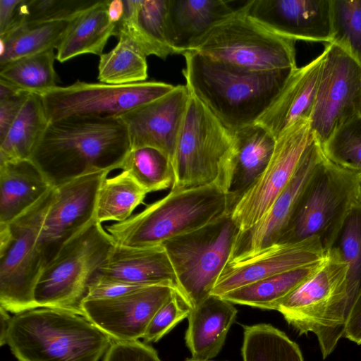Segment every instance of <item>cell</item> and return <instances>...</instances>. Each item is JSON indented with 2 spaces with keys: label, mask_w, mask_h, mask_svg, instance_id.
Listing matches in <instances>:
<instances>
[{
  "label": "cell",
  "mask_w": 361,
  "mask_h": 361,
  "mask_svg": "<svg viewBox=\"0 0 361 361\" xmlns=\"http://www.w3.org/2000/svg\"><path fill=\"white\" fill-rule=\"evenodd\" d=\"M130 151L121 118L68 116L49 121L30 159L52 188L118 169Z\"/></svg>",
  "instance_id": "cell-1"
},
{
  "label": "cell",
  "mask_w": 361,
  "mask_h": 361,
  "mask_svg": "<svg viewBox=\"0 0 361 361\" xmlns=\"http://www.w3.org/2000/svg\"><path fill=\"white\" fill-rule=\"evenodd\" d=\"M183 56V74L190 94L233 133L255 124L298 68L251 71L195 51Z\"/></svg>",
  "instance_id": "cell-2"
},
{
  "label": "cell",
  "mask_w": 361,
  "mask_h": 361,
  "mask_svg": "<svg viewBox=\"0 0 361 361\" xmlns=\"http://www.w3.org/2000/svg\"><path fill=\"white\" fill-rule=\"evenodd\" d=\"M111 341L85 316L47 307L15 314L5 338L18 361H99Z\"/></svg>",
  "instance_id": "cell-3"
},
{
  "label": "cell",
  "mask_w": 361,
  "mask_h": 361,
  "mask_svg": "<svg viewBox=\"0 0 361 361\" xmlns=\"http://www.w3.org/2000/svg\"><path fill=\"white\" fill-rule=\"evenodd\" d=\"M231 210L228 195L216 183L171 189L140 212L105 229L117 245L152 247L200 228Z\"/></svg>",
  "instance_id": "cell-4"
},
{
  "label": "cell",
  "mask_w": 361,
  "mask_h": 361,
  "mask_svg": "<svg viewBox=\"0 0 361 361\" xmlns=\"http://www.w3.org/2000/svg\"><path fill=\"white\" fill-rule=\"evenodd\" d=\"M360 174L336 165L325 156L276 244L317 237L326 252L334 247L348 216L360 202Z\"/></svg>",
  "instance_id": "cell-5"
},
{
  "label": "cell",
  "mask_w": 361,
  "mask_h": 361,
  "mask_svg": "<svg viewBox=\"0 0 361 361\" xmlns=\"http://www.w3.org/2000/svg\"><path fill=\"white\" fill-rule=\"evenodd\" d=\"M295 42L252 17L242 6L214 25L192 51L251 71L295 70Z\"/></svg>",
  "instance_id": "cell-6"
},
{
  "label": "cell",
  "mask_w": 361,
  "mask_h": 361,
  "mask_svg": "<svg viewBox=\"0 0 361 361\" xmlns=\"http://www.w3.org/2000/svg\"><path fill=\"white\" fill-rule=\"evenodd\" d=\"M114 245L102 224L94 220L42 270L35 290L37 306L82 315L89 284Z\"/></svg>",
  "instance_id": "cell-7"
},
{
  "label": "cell",
  "mask_w": 361,
  "mask_h": 361,
  "mask_svg": "<svg viewBox=\"0 0 361 361\" xmlns=\"http://www.w3.org/2000/svg\"><path fill=\"white\" fill-rule=\"evenodd\" d=\"M235 147L234 133L190 94L172 160L171 189L182 190L224 180Z\"/></svg>",
  "instance_id": "cell-8"
},
{
  "label": "cell",
  "mask_w": 361,
  "mask_h": 361,
  "mask_svg": "<svg viewBox=\"0 0 361 361\" xmlns=\"http://www.w3.org/2000/svg\"><path fill=\"white\" fill-rule=\"evenodd\" d=\"M239 233L231 213L162 243L183 300L192 309L211 295Z\"/></svg>",
  "instance_id": "cell-9"
},
{
  "label": "cell",
  "mask_w": 361,
  "mask_h": 361,
  "mask_svg": "<svg viewBox=\"0 0 361 361\" xmlns=\"http://www.w3.org/2000/svg\"><path fill=\"white\" fill-rule=\"evenodd\" d=\"M53 196L51 188L11 222V240L0 248V305L8 312L16 314L38 307L35 290L42 271L38 240Z\"/></svg>",
  "instance_id": "cell-10"
},
{
  "label": "cell",
  "mask_w": 361,
  "mask_h": 361,
  "mask_svg": "<svg viewBox=\"0 0 361 361\" xmlns=\"http://www.w3.org/2000/svg\"><path fill=\"white\" fill-rule=\"evenodd\" d=\"M175 86L157 81L128 85L93 83L77 80L40 94L48 121L68 116L121 118L159 99Z\"/></svg>",
  "instance_id": "cell-11"
},
{
  "label": "cell",
  "mask_w": 361,
  "mask_h": 361,
  "mask_svg": "<svg viewBox=\"0 0 361 361\" xmlns=\"http://www.w3.org/2000/svg\"><path fill=\"white\" fill-rule=\"evenodd\" d=\"M314 138L310 121L302 119L276 139L266 168L231 212L239 233L252 227L265 215L291 180Z\"/></svg>",
  "instance_id": "cell-12"
},
{
  "label": "cell",
  "mask_w": 361,
  "mask_h": 361,
  "mask_svg": "<svg viewBox=\"0 0 361 361\" xmlns=\"http://www.w3.org/2000/svg\"><path fill=\"white\" fill-rule=\"evenodd\" d=\"M310 118L312 130L322 145L347 121L361 116V64L346 50L331 42Z\"/></svg>",
  "instance_id": "cell-13"
},
{
  "label": "cell",
  "mask_w": 361,
  "mask_h": 361,
  "mask_svg": "<svg viewBox=\"0 0 361 361\" xmlns=\"http://www.w3.org/2000/svg\"><path fill=\"white\" fill-rule=\"evenodd\" d=\"M109 173L87 174L54 188L38 240L42 270L69 240L96 220L98 191Z\"/></svg>",
  "instance_id": "cell-14"
},
{
  "label": "cell",
  "mask_w": 361,
  "mask_h": 361,
  "mask_svg": "<svg viewBox=\"0 0 361 361\" xmlns=\"http://www.w3.org/2000/svg\"><path fill=\"white\" fill-rule=\"evenodd\" d=\"M176 293L167 285L148 286L114 298L85 299L81 310L112 340L136 341L142 338L154 314Z\"/></svg>",
  "instance_id": "cell-15"
},
{
  "label": "cell",
  "mask_w": 361,
  "mask_h": 361,
  "mask_svg": "<svg viewBox=\"0 0 361 361\" xmlns=\"http://www.w3.org/2000/svg\"><path fill=\"white\" fill-rule=\"evenodd\" d=\"M324 158L315 137L291 180L265 215L252 227L238 234L228 262L246 258L278 243Z\"/></svg>",
  "instance_id": "cell-16"
},
{
  "label": "cell",
  "mask_w": 361,
  "mask_h": 361,
  "mask_svg": "<svg viewBox=\"0 0 361 361\" xmlns=\"http://www.w3.org/2000/svg\"><path fill=\"white\" fill-rule=\"evenodd\" d=\"M326 252L317 237L272 245L246 258L228 262L211 295L221 296L264 278L313 264L323 260Z\"/></svg>",
  "instance_id": "cell-17"
},
{
  "label": "cell",
  "mask_w": 361,
  "mask_h": 361,
  "mask_svg": "<svg viewBox=\"0 0 361 361\" xmlns=\"http://www.w3.org/2000/svg\"><path fill=\"white\" fill-rule=\"evenodd\" d=\"M190 97L185 85H176L164 96L122 116L130 149L153 147L172 163Z\"/></svg>",
  "instance_id": "cell-18"
},
{
  "label": "cell",
  "mask_w": 361,
  "mask_h": 361,
  "mask_svg": "<svg viewBox=\"0 0 361 361\" xmlns=\"http://www.w3.org/2000/svg\"><path fill=\"white\" fill-rule=\"evenodd\" d=\"M243 6L252 17L282 36L331 42V0H252Z\"/></svg>",
  "instance_id": "cell-19"
},
{
  "label": "cell",
  "mask_w": 361,
  "mask_h": 361,
  "mask_svg": "<svg viewBox=\"0 0 361 361\" xmlns=\"http://www.w3.org/2000/svg\"><path fill=\"white\" fill-rule=\"evenodd\" d=\"M325 51L305 66L298 68L255 123L277 139L302 119L310 120L325 59Z\"/></svg>",
  "instance_id": "cell-20"
},
{
  "label": "cell",
  "mask_w": 361,
  "mask_h": 361,
  "mask_svg": "<svg viewBox=\"0 0 361 361\" xmlns=\"http://www.w3.org/2000/svg\"><path fill=\"white\" fill-rule=\"evenodd\" d=\"M95 275L140 286L167 285L183 300L175 271L162 245L132 247L115 243Z\"/></svg>",
  "instance_id": "cell-21"
},
{
  "label": "cell",
  "mask_w": 361,
  "mask_h": 361,
  "mask_svg": "<svg viewBox=\"0 0 361 361\" xmlns=\"http://www.w3.org/2000/svg\"><path fill=\"white\" fill-rule=\"evenodd\" d=\"M234 152L223 183L232 209L266 168L276 143V139L257 123L234 132Z\"/></svg>",
  "instance_id": "cell-22"
},
{
  "label": "cell",
  "mask_w": 361,
  "mask_h": 361,
  "mask_svg": "<svg viewBox=\"0 0 361 361\" xmlns=\"http://www.w3.org/2000/svg\"><path fill=\"white\" fill-rule=\"evenodd\" d=\"M235 9L224 0H169L166 40L173 54L192 51L218 23Z\"/></svg>",
  "instance_id": "cell-23"
},
{
  "label": "cell",
  "mask_w": 361,
  "mask_h": 361,
  "mask_svg": "<svg viewBox=\"0 0 361 361\" xmlns=\"http://www.w3.org/2000/svg\"><path fill=\"white\" fill-rule=\"evenodd\" d=\"M237 313L233 303L212 295L192 308L185 336L192 358L209 360L216 357Z\"/></svg>",
  "instance_id": "cell-24"
},
{
  "label": "cell",
  "mask_w": 361,
  "mask_h": 361,
  "mask_svg": "<svg viewBox=\"0 0 361 361\" xmlns=\"http://www.w3.org/2000/svg\"><path fill=\"white\" fill-rule=\"evenodd\" d=\"M169 0H124V13L114 35L130 38L146 56L174 54L166 35Z\"/></svg>",
  "instance_id": "cell-25"
},
{
  "label": "cell",
  "mask_w": 361,
  "mask_h": 361,
  "mask_svg": "<svg viewBox=\"0 0 361 361\" xmlns=\"http://www.w3.org/2000/svg\"><path fill=\"white\" fill-rule=\"evenodd\" d=\"M30 159L0 164V224H10L51 188Z\"/></svg>",
  "instance_id": "cell-26"
},
{
  "label": "cell",
  "mask_w": 361,
  "mask_h": 361,
  "mask_svg": "<svg viewBox=\"0 0 361 361\" xmlns=\"http://www.w3.org/2000/svg\"><path fill=\"white\" fill-rule=\"evenodd\" d=\"M108 0L100 1L71 21L56 49V59L65 62L85 54H102L109 39L114 35L116 25L107 11Z\"/></svg>",
  "instance_id": "cell-27"
},
{
  "label": "cell",
  "mask_w": 361,
  "mask_h": 361,
  "mask_svg": "<svg viewBox=\"0 0 361 361\" xmlns=\"http://www.w3.org/2000/svg\"><path fill=\"white\" fill-rule=\"evenodd\" d=\"M324 259L311 265L264 278L219 297L233 304L275 310L282 300L319 270Z\"/></svg>",
  "instance_id": "cell-28"
},
{
  "label": "cell",
  "mask_w": 361,
  "mask_h": 361,
  "mask_svg": "<svg viewBox=\"0 0 361 361\" xmlns=\"http://www.w3.org/2000/svg\"><path fill=\"white\" fill-rule=\"evenodd\" d=\"M48 123L41 96L31 93L0 142V164L30 159Z\"/></svg>",
  "instance_id": "cell-29"
},
{
  "label": "cell",
  "mask_w": 361,
  "mask_h": 361,
  "mask_svg": "<svg viewBox=\"0 0 361 361\" xmlns=\"http://www.w3.org/2000/svg\"><path fill=\"white\" fill-rule=\"evenodd\" d=\"M71 21L21 25L0 36V66L25 56L56 49Z\"/></svg>",
  "instance_id": "cell-30"
},
{
  "label": "cell",
  "mask_w": 361,
  "mask_h": 361,
  "mask_svg": "<svg viewBox=\"0 0 361 361\" xmlns=\"http://www.w3.org/2000/svg\"><path fill=\"white\" fill-rule=\"evenodd\" d=\"M147 192L125 171L102 183L96 201L95 219L121 222L132 216L133 211L144 203Z\"/></svg>",
  "instance_id": "cell-31"
},
{
  "label": "cell",
  "mask_w": 361,
  "mask_h": 361,
  "mask_svg": "<svg viewBox=\"0 0 361 361\" xmlns=\"http://www.w3.org/2000/svg\"><path fill=\"white\" fill-rule=\"evenodd\" d=\"M243 361H304L299 345L269 324L243 326Z\"/></svg>",
  "instance_id": "cell-32"
},
{
  "label": "cell",
  "mask_w": 361,
  "mask_h": 361,
  "mask_svg": "<svg viewBox=\"0 0 361 361\" xmlns=\"http://www.w3.org/2000/svg\"><path fill=\"white\" fill-rule=\"evenodd\" d=\"M54 49L25 56L0 66V79L38 94L56 87L59 78L54 68Z\"/></svg>",
  "instance_id": "cell-33"
},
{
  "label": "cell",
  "mask_w": 361,
  "mask_h": 361,
  "mask_svg": "<svg viewBox=\"0 0 361 361\" xmlns=\"http://www.w3.org/2000/svg\"><path fill=\"white\" fill-rule=\"evenodd\" d=\"M118 43L102 54L98 66L99 82L128 85L145 82L148 77L147 56L128 37L118 35Z\"/></svg>",
  "instance_id": "cell-34"
},
{
  "label": "cell",
  "mask_w": 361,
  "mask_h": 361,
  "mask_svg": "<svg viewBox=\"0 0 361 361\" xmlns=\"http://www.w3.org/2000/svg\"><path fill=\"white\" fill-rule=\"evenodd\" d=\"M121 169L127 171L147 193L171 188L174 180L170 159L153 147L130 149Z\"/></svg>",
  "instance_id": "cell-35"
},
{
  "label": "cell",
  "mask_w": 361,
  "mask_h": 361,
  "mask_svg": "<svg viewBox=\"0 0 361 361\" xmlns=\"http://www.w3.org/2000/svg\"><path fill=\"white\" fill-rule=\"evenodd\" d=\"M348 266L347 305L350 312L361 293V204L348 216L334 245Z\"/></svg>",
  "instance_id": "cell-36"
},
{
  "label": "cell",
  "mask_w": 361,
  "mask_h": 361,
  "mask_svg": "<svg viewBox=\"0 0 361 361\" xmlns=\"http://www.w3.org/2000/svg\"><path fill=\"white\" fill-rule=\"evenodd\" d=\"M334 42L361 64V0H331Z\"/></svg>",
  "instance_id": "cell-37"
},
{
  "label": "cell",
  "mask_w": 361,
  "mask_h": 361,
  "mask_svg": "<svg viewBox=\"0 0 361 361\" xmlns=\"http://www.w3.org/2000/svg\"><path fill=\"white\" fill-rule=\"evenodd\" d=\"M322 148L326 158L333 163L361 173V116L337 128Z\"/></svg>",
  "instance_id": "cell-38"
},
{
  "label": "cell",
  "mask_w": 361,
  "mask_h": 361,
  "mask_svg": "<svg viewBox=\"0 0 361 361\" xmlns=\"http://www.w3.org/2000/svg\"><path fill=\"white\" fill-rule=\"evenodd\" d=\"M100 0H23L21 25L71 21L97 4Z\"/></svg>",
  "instance_id": "cell-39"
},
{
  "label": "cell",
  "mask_w": 361,
  "mask_h": 361,
  "mask_svg": "<svg viewBox=\"0 0 361 361\" xmlns=\"http://www.w3.org/2000/svg\"><path fill=\"white\" fill-rule=\"evenodd\" d=\"M191 308L178 293L164 304L150 321L142 338L147 343H154L188 317Z\"/></svg>",
  "instance_id": "cell-40"
},
{
  "label": "cell",
  "mask_w": 361,
  "mask_h": 361,
  "mask_svg": "<svg viewBox=\"0 0 361 361\" xmlns=\"http://www.w3.org/2000/svg\"><path fill=\"white\" fill-rule=\"evenodd\" d=\"M30 94L0 79V142L6 135Z\"/></svg>",
  "instance_id": "cell-41"
},
{
  "label": "cell",
  "mask_w": 361,
  "mask_h": 361,
  "mask_svg": "<svg viewBox=\"0 0 361 361\" xmlns=\"http://www.w3.org/2000/svg\"><path fill=\"white\" fill-rule=\"evenodd\" d=\"M103 361H161L157 351L138 340H112Z\"/></svg>",
  "instance_id": "cell-42"
},
{
  "label": "cell",
  "mask_w": 361,
  "mask_h": 361,
  "mask_svg": "<svg viewBox=\"0 0 361 361\" xmlns=\"http://www.w3.org/2000/svg\"><path fill=\"white\" fill-rule=\"evenodd\" d=\"M148 286H140L104 279L94 275L85 299H110L126 295ZM84 299V300H85Z\"/></svg>",
  "instance_id": "cell-43"
},
{
  "label": "cell",
  "mask_w": 361,
  "mask_h": 361,
  "mask_svg": "<svg viewBox=\"0 0 361 361\" xmlns=\"http://www.w3.org/2000/svg\"><path fill=\"white\" fill-rule=\"evenodd\" d=\"M23 0H0V36L21 25L20 7Z\"/></svg>",
  "instance_id": "cell-44"
},
{
  "label": "cell",
  "mask_w": 361,
  "mask_h": 361,
  "mask_svg": "<svg viewBox=\"0 0 361 361\" xmlns=\"http://www.w3.org/2000/svg\"><path fill=\"white\" fill-rule=\"evenodd\" d=\"M343 337L357 345H361V293L349 315Z\"/></svg>",
  "instance_id": "cell-45"
},
{
  "label": "cell",
  "mask_w": 361,
  "mask_h": 361,
  "mask_svg": "<svg viewBox=\"0 0 361 361\" xmlns=\"http://www.w3.org/2000/svg\"><path fill=\"white\" fill-rule=\"evenodd\" d=\"M124 1L108 0L107 11L110 20L116 25L121 20L124 13Z\"/></svg>",
  "instance_id": "cell-46"
},
{
  "label": "cell",
  "mask_w": 361,
  "mask_h": 361,
  "mask_svg": "<svg viewBox=\"0 0 361 361\" xmlns=\"http://www.w3.org/2000/svg\"><path fill=\"white\" fill-rule=\"evenodd\" d=\"M6 310L0 307V345H5V338L11 317Z\"/></svg>",
  "instance_id": "cell-47"
},
{
  "label": "cell",
  "mask_w": 361,
  "mask_h": 361,
  "mask_svg": "<svg viewBox=\"0 0 361 361\" xmlns=\"http://www.w3.org/2000/svg\"><path fill=\"white\" fill-rule=\"evenodd\" d=\"M358 192H359V202L361 204V174H360V178H359Z\"/></svg>",
  "instance_id": "cell-48"
},
{
  "label": "cell",
  "mask_w": 361,
  "mask_h": 361,
  "mask_svg": "<svg viewBox=\"0 0 361 361\" xmlns=\"http://www.w3.org/2000/svg\"><path fill=\"white\" fill-rule=\"evenodd\" d=\"M185 361H212V360H195V359L191 358V359H188Z\"/></svg>",
  "instance_id": "cell-49"
}]
</instances>
